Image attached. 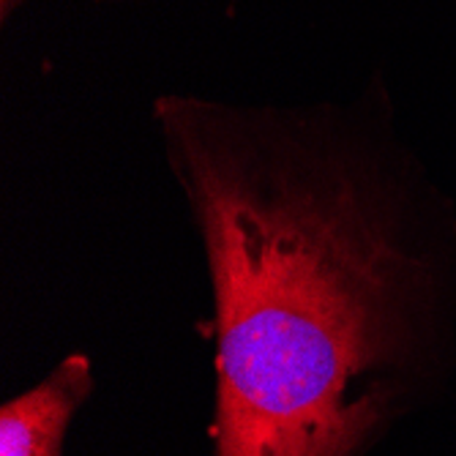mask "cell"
Here are the masks:
<instances>
[{
  "mask_svg": "<svg viewBox=\"0 0 456 456\" xmlns=\"http://www.w3.org/2000/svg\"><path fill=\"white\" fill-rule=\"evenodd\" d=\"M25 0H0V12H4V20H9ZM96 4H134V0H96Z\"/></svg>",
  "mask_w": 456,
  "mask_h": 456,
  "instance_id": "3957f363",
  "label": "cell"
},
{
  "mask_svg": "<svg viewBox=\"0 0 456 456\" xmlns=\"http://www.w3.org/2000/svg\"><path fill=\"white\" fill-rule=\"evenodd\" d=\"M94 391L88 355H69L30 391L0 407V456H63L74 412Z\"/></svg>",
  "mask_w": 456,
  "mask_h": 456,
  "instance_id": "7a4b0ae2",
  "label": "cell"
},
{
  "mask_svg": "<svg viewBox=\"0 0 456 456\" xmlns=\"http://www.w3.org/2000/svg\"><path fill=\"white\" fill-rule=\"evenodd\" d=\"M151 112L214 293V456H363L424 378L456 260L383 82Z\"/></svg>",
  "mask_w": 456,
  "mask_h": 456,
  "instance_id": "6da1fadb",
  "label": "cell"
}]
</instances>
